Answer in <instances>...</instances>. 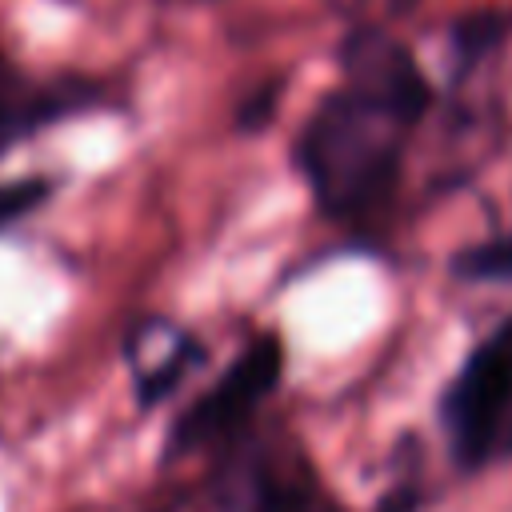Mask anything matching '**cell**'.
Segmentation results:
<instances>
[{
    "label": "cell",
    "mask_w": 512,
    "mask_h": 512,
    "mask_svg": "<svg viewBox=\"0 0 512 512\" xmlns=\"http://www.w3.org/2000/svg\"><path fill=\"white\" fill-rule=\"evenodd\" d=\"M400 128V120L348 88L320 100L296 156L332 220H364L392 196L400 176Z\"/></svg>",
    "instance_id": "6da1fadb"
},
{
    "label": "cell",
    "mask_w": 512,
    "mask_h": 512,
    "mask_svg": "<svg viewBox=\"0 0 512 512\" xmlns=\"http://www.w3.org/2000/svg\"><path fill=\"white\" fill-rule=\"evenodd\" d=\"M444 424L464 464H480L512 412V320H504L452 376L444 392Z\"/></svg>",
    "instance_id": "7a4b0ae2"
},
{
    "label": "cell",
    "mask_w": 512,
    "mask_h": 512,
    "mask_svg": "<svg viewBox=\"0 0 512 512\" xmlns=\"http://www.w3.org/2000/svg\"><path fill=\"white\" fill-rule=\"evenodd\" d=\"M280 368H284V352L276 336H260L252 340L232 368L216 380L212 392H204L172 428L168 448L172 452H196L208 448L224 436H232L256 408L264 396H272V388L280 384Z\"/></svg>",
    "instance_id": "3957f363"
},
{
    "label": "cell",
    "mask_w": 512,
    "mask_h": 512,
    "mask_svg": "<svg viewBox=\"0 0 512 512\" xmlns=\"http://www.w3.org/2000/svg\"><path fill=\"white\" fill-rule=\"evenodd\" d=\"M340 68H344L348 92L388 112L404 128L416 124L432 104V88L416 68L412 52L380 28H356L340 44Z\"/></svg>",
    "instance_id": "277c9868"
},
{
    "label": "cell",
    "mask_w": 512,
    "mask_h": 512,
    "mask_svg": "<svg viewBox=\"0 0 512 512\" xmlns=\"http://www.w3.org/2000/svg\"><path fill=\"white\" fill-rule=\"evenodd\" d=\"M248 512H344V508L320 484L312 464L292 456V460H280L256 476Z\"/></svg>",
    "instance_id": "5b68a950"
},
{
    "label": "cell",
    "mask_w": 512,
    "mask_h": 512,
    "mask_svg": "<svg viewBox=\"0 0 512 512\" xmlns=\"http://www.w3.org/2000/svg\"><path fill=\"white\" fill-rule=\"evenodd\" d=\"M52 108H56V100L48 92H28L20 72L0 60V144L32 124H40L44 116H52Z\"/></svg>",
    "instance_id": "8992f818"
},
{
    "label": "cell",
    "mask_w": 512,
    "mask_h": 512,
    "mask_svg": "<svg viewBox=\"0 0 512 512\" xmlns=\"http://www.w3.org/2000/svg\"><path fill=\"white\" fill-rule=\"evenodd\" d=\"M196 360H200V348H196L192 340L176 336L172 348L164 352V360H160L156 368H144V372H140V404H156Z\"/></svg>",
    "instance_id": "52a82bcc"
},
{
    "label": "cell",
    "mask_w": 512,
    "mask_h": 512,
    "mask_svg": "<svg viewBox=\"0 0 512 512\" xmlns=\"http://www.w3.org/2000/svg\"><path fill=\"white\" fill-rule=\"evenodd\" d=\"M504 16L500 12H472V16H464L456 28H452V48H456V56L464 60V64H472V60H480L488 48H496V40L504 36Z\"/></svg>",
    "instance_id": "ba28073f"
},
{
    "label": "cell",
    "mask_w": 512,
    "mask_h": 512,
    "mask_svg": "<svg viewBox=\"0 0 512 512\" xmlns=\"http://www.w3.org/2000/svg\"><path fill=\"white\" fill-rule=\"evenodd\" d=\"M456 268L472 280H512V236L504 240H488V244H476L468 252H460Z\"/></svg>",
    "instance_id": "9c48e42d"
},
{
    "label": "cell",
    "mask_w": 512,
    "mask_h": 512,
    "mask_svg": "<svg viewBox=\"0 0 512 512\" xmlns=\"http://www.w3.org/2000/svg\"><path fill=\"white\" fill-rule=\"evenodd\" d=\"M48 192H52V188H48V180H40V176L0 184V228H8L12 220L28 216V212L48 196Z\"/></svg>",
    "instance_id": "30bf717a"
},
{
    "label": "cell",
    "mask_w": 512,
    "mask_h": 512,
    "mask_svg": "<svg viewBox=\"0 0 512 512\" xmlns=\"http://www.w3.org/2000/svg\"><path fill=\"white\" fill-rule=\"evenodd\" d=\"M416 504H420V492H416V488H392V492L380 500L376 512H416Z\"/></svg>",
    "instance_id": "8fae6325"
},
{
    "label": "cell",
    "mask_w": 512,
    "mask_h": 512,
    "mask_svg": "<svg viewBox=\"0 0 512 512\" xmlns=\"http://www.w3.org/2000/svg\"><path fill=\"white\" fill-rule=\"evenodd\" d=\"M508 448H512V428H508Z\"/></svg>",
    "instance_id": "7c38bea8"
}]
</instances>
